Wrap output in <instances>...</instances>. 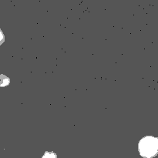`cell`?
Wrapping results in <instances>:
<instances>
[{"mask_svg":"<svg viewBox=\"0 0 158 158\" xmlns=\"http://www.w3.org/2000/svg\"><path fill=\"white\" fill-rule=\"evenodd\" d=\"M42 158H57V154L54 151H45Z\"/></svg>","mask_w":158,"mask_h":158,"instance_id":"3957f363","label":"cell"},{"mask_svg":"<svg viewBox=\"0 0 158 158\" xmlns=\"http://www.w3.org/2000/svg\"><path fill=\"white\" fill-rule=\"evenodd\" d=\"M137 150L140 157L154 158L158 155V137L145 135L139 140Z\"/></svg>","mask_w":158,"mask_h":158,"instance_id":"6da1fadb","label":"cell"},{"mask_svg":"<svg viewBox=\"0 0 158 158\" xmlns=\"http://www.w3.org/2000/svg\"><path fill=\"white\" fill-rule=\"evenodd\" d=\"M11 83V80L9 77L5 74L0 75V87H6L9 86Z\"/></svg>","mask_w":158,"mask_h":158,"instance_id":"7a4b0ae2","label":"cell"},{"mask_svg":"<svg viewBox=\"0 0 158 158\" xmlns=\"http://www.w3.org/2000/svg\"><path fill=\"white\" fill-rule=\"evenodd\" d=\"M5 35L4 33H3L2 30L1 29H0V46H1L2 44H3V43L5 42Z\"/></svg>","mask_w":158,"mask_h":158,"instance_id":"277c9868","label":"cell"}]
</instances>
